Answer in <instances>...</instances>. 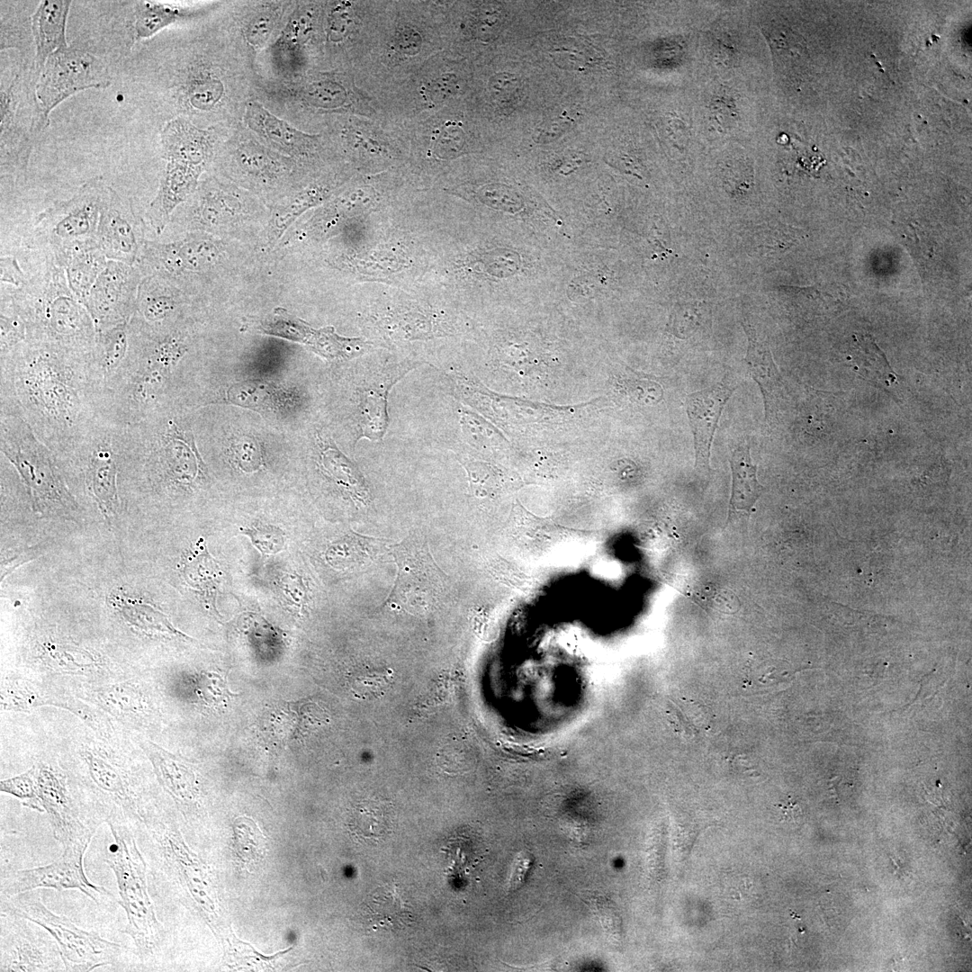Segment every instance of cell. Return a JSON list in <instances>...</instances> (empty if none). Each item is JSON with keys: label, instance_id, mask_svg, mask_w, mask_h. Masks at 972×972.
Masks as SVG:
<instances>
[{"label": "cell", "instance_id": "cell-52", "mask_svg": "<svg viewBox=\"0 0 972 972\" xmlns=\"http://www.w3.org/2000/svg\"><path fill=\"white\" fill-rule=\"evenodd\" d=\"M500 13L497 9H482L475 16L473 24L479 36L493 33L500 24Z\"/></svg>", "mask_w": 972, "mask_h": 972}, {"label": "cell", "instance_id": "cell-14", "mask_svg": "<svg viewBox=\"0 0 972 972\" xmlns=\"http://www.w3.org/2000/svg\"><path fill=\"white\" fill-rule=\"evenodd\" d=\"M32 768L38 799L42 813L47 814L54 838L62 848L89 845L96 832L86 824L66 771L46 762H39Z\"/></svg>", "mask_w": 972, "mask_h": 972}, {"label": "cell", "instance_id": "cell-35", "mask_svg": "<svg viewBox=\"0 0 972 972\" xmlns=\"http://www.w3.org/2000/svg\"><path fill=\"white\" fill-rule=\"evenodd\" d=\"M113 607L130 625L144 632L188 638L176 630L167 617L150 604L118 594L113 601Z\"/></svg>", "mask_w": 972, "mask_h": 972}, {"label": "cell", "instance_id": "cell-58", "mask_svg": "<svg viewBox=\"0 0 972 972\" xmlns=\"http://www.w3.org/2000/svg\"><path fill=\"white\" fill-rule=\"evenodd\" d=\"M455 79L451 75H444L441 78L437 79L433 87V93L439 99H445L446 96L455 93Z\"/></svg>", "mask_w": 972, "mask_h": 972}, {"label": "cell", "instance_id": "cell-54", "mask_svg": "<svg viewBox=\"0 0 972 972\" xmlns=\"http://www.w3.org/2000/svg\"><path fill=\"white\" fill-rule=\"evenodd\" d=\"M282 589L295 606L299 608L303 606L306 600V590L301 578L296 575L285 576L282 580Z\"/></svg>", "mask_w": 972, "mask_h": 972}, {"label": "cell", "instance_id": "cell-6", "mask_svg": "<svg viewBox=\"0 0 972 972\" xmlns=\"http://www.w3.org/2000/svg\"><path fill=\"white\" fill-rule=\"evenodd\" d=\"M1 911L27 918L45 928L56 940L66 971L87 972L105 966H117L125 948L103 938L98 932L76 925L68 917L49 909L38 889L10 897H1Z\"/></svg>", "mask_w": 972, "mask_h": 972}, {"label": "cell", "instance_id": "cell-57", "mask_svg": "<svg viewBox=\"0 0 972 972\" xmlns=\"http://www.w3.org/2000/svg\"><path fill=\"white\" fill-rule=\"evenodd\" d=\"M596 910L598 911L600 922L608 932H613L616 929V922L615 921V914L613 906L606 899L597 896L594 900Z\"/></svg>", "mask_w": 972, "mask_h": 972}, {"label": "cell", "instance_id": "cell-30", "mask_svg": "<svg viewBox=\"0 0 972 972\" xmlns=\"http://www.w3.org/2000/svg\"><path fill=\"white\" fill-rule=\"evenodd\" d=\"M730 464L733 476L730 513H751L764 487L757 479V465L752 462L750 446H737L732 453Z\"/></svg>", "mask_w": 972, "mask_h": 972}, {"label": "cell", "instance_id": "cell-31", "mask_svg": "<svg viewBox=\"0 0 972 972\" xmlns=\"http://www.w3.org/2000/svg\"><path fill=\"white\" fill-rule=\"evenodd\" d=\"M742 327L748 339L744 362L749 374L758 383L763 395L767 417L778 392L780 376L769 348L756 338L752 327L746 323H742Z\"/></svg>", "mask_w": 972, "mask_h": 972}, {"label": "cell", "instance_id": "cell-51", "mask_svg": "<svg viewBox=\"0 0 972 972\" xmlns=\"http://www.w3.org/2000/svg\"><path fill=\"white\" fill-rule=\"evenodd\" d=\"M421 44L422 39L420 34L411 27H400L394 35V48L402 54H417L421 48Z\"/></svg>", "mask_w": 972, "mask_h": 972}, {"label": "cell", "instance_id": "cell-36", "mask_svg": "<svg viewBox=\"0 0 972 972\" xmlns=\"http://www.w3.org/2000/svg\"><path fill=\"white\" fill-rule=\"evenodd\" d=\"M282 390L257 382H245L234 384L228 392V399L233 404L255 409L256 410L280 412L285 411L287 403Z\"/></svg>", "mask_w": 972, "mask_h": 972}, {"label": "cell", "instance_id": "cell-45", "mask_svg": "<svg viewBox=\"0 0 972 972\" xmlns=\"http://www.w3.org/2000/svg\"><path fill=\"white\" fill-rule=\"evenodd\" d=\"M1 792L18 798L23 806L42 813L35 784L34 770L32 767L17 776L0 781Z\"/></svg>", "mask_w": 972, "mask_h": 972}, {"label": "cell", "instance_id": "cell-22", "mask_svg": "<svg viewBox=\"0 0 972 972\" xmlns=\"http://www.w3.org/2000/svg\"><path fill=\"white\" fill-rule=\"evenodd\" d=\"M201 174L185 165L166 161L158 194L146 213L154 231L161 233L173 211L194 193Z\"/></svg>", "mask_w": 972, "mask_h": 972}, {"label": "cell", "instance_id": "cell-3", "mask_svg": "<svg viewBox=\"0 0 972 972\" xmlns=\"http://www.w3.org/2000/svg\"><path fill=\"white\" fill-rule=\"evenodd\" d=\"M9 295L25 323L28 341L90 355L97 335L95 325L52 257Z\"/></svg>", "mask_w": 972, "mask_h": 972}, {"label": "cell", "instance_id": "cell-17", "mask_svg": "<svg viewBox=\"0 0 972 972\" xmlns=\"http://www.w3.org/2000/svg\"><path fill=\"white\" fill-rule=\"evenodd\" d=\"M261 328L269 335L302 343L328 359L353 358L361 355L365 346L360 338L338 335L332 327L313 328L282 309H275L262 322Z\"/></svg>", "mask_w": 972, "mask_h": 972}, {"label": "cell", "instance_id": "cell-37", "mask_svg": "<svg viewBox=\"0 0 972 972\" xmlns=\"http://www.w3.org/2000/svg\"><path fill=\"white\" fill-rule=\"evenodd\" d=\"M183 566L184 578L188 584L200 591L213 592L220 583L221 572L216 561L205 546L198 544L190 551Z\"/></svg>", "mask_w": 972, "mask_h": 972}, {"label": "cell", "instance_id": "cell-19", "mask_svg": "<svg viewBox=\"0 0 972 972\" xmlns=\"http://www.w3.org/2000/svg\"><path fill=\"white\" fill-rule=\"evenodd\" d=\"M162 157L190 166L200 173L206 168L213 152L212 128L201 129L182 117L170 120L160 132Z\"/></svg>", "mask_w": 972, "mask_h": 972}, {"label": "cell", "instance_id": "cell-24", "mask_svg": "<svg viewBox=\"0 0 972 972\" xmlns=\"http://www.w3.org/2000/svg\"><path fill=\"white\" fill-rule=\"evenodd\" d=\"M51 257L63 268L72 293L86 306L92 287L108 262L97 241L70 247L51 254Z\"/></svg>", "mask_w": 972, "mask_h": 972}, {"label": "cell", "instance_id": "cell-46", "mask_svg": "<svg viewBox=\"0 0 972 972\" xmlns=\"http://www.w3.org/2000/svg\"><path fill=\"white\" fill-rule=\"evenodd\" d=\"M240 532L248 536L251 543L263 554H275L284 548V533L275 526L261 525L243 527Z\"/></svg>", "mask_w": 972, "mask_h": 972}, {"label": "cell", "instance_id": "cell-47", "mask_svg": "<svg viewBox=\"0 0 972 972\" xmlns=\"http://www.w3.org/2000/svg\"><path fill=\"white\" fill-rule=\"evenodd\" d=\"M488 86L490 97L502 108H510L518 101L521 82L515 74L497 73L490 78Z\"/></svg>", "mask_w": 972, "mask_h": 972}, {"label": "cell", "instance_id": "cell-2", "mask_svg": "<svg viewBox=\"0 0 972 972\" xmlns=\"http://www.w3.org/2000/svg\"><path fill=\"white\" fill-rule=\"evenodd\" d=\"M86 824H123L133 832L150 812L141 774L95 743L84 744L64 770Z\"/></svg>", "mask_w": 972, "mask_h": 972}, {"label": "cell", "instance_id": "cell-13", "mask_svg": "<svg viewBox=\"0 0 972 972\" xmlns=\"http://www.w3.org/2000/svg\"><path fill=\"white\" fill-rule=\"evenodd\" d=\"M88 845L63 848L53 862L9 873L1 880V897H10L26 891L50 888L57 891L78 890L96 904L113 895L105 887L93 884L84 870V855Z\"/></svg>", "mask_w": 972, "mask_h": 972}, {"label": "cell", "instance_id": "cell-8", "mask_svg": "<svg viewBox=\"0 0 972 972\" xmlns=\"http://www.w3.org/2000/svg\"><path fill=\"white\" fill-rule=\"evenodd\" d=\"M108 186L103 177L94 176L70 198L54 202L36 217L35 238L47 245L52 254L96 241L100 211Z\"/></svg>", "mask_w": 972, "mask_h": 972}, {"label": "cell", "instance_id": "cell-16", "mask_svg": "<svg viewBox=\"0 0 972 972\" xmlns=\"http://www.w3.org/2000/svg\"><path fill=\"white\" fill-rule=\"evenodd\" d=\"M145 240L143 220L131 202L109 185L100 211L98 246L108 260L134 266Z\"/></svg>", "mask_w": 972, "mask_h": 972}, {"label": "cell", "instance_id": "cell-48", "mask_svg": "<svg viewBox=\"0 0 972 972\" xmlns=\"http://www.w3.org/2000/svg\"><path fill=\"white\" fill-rule=\"evenodd\" d=\"M372 911L374 915L379 917L378 920L381 922H385L390 924L403 922L402 918H404L405 914H408V912L404 911L396 891H391L388 888H383L376 893L373 900Z\"/></svg>", "mask_w": 972, "mask_h": 972}, {"label": "cell", "instance_id": "cell-32", "mask_svg": "<svg viewBox=\"0 0 972 972\" xmlns=\"http://www.w3.org/2000/svg\"><path fill=\"white\" fill-rule=\"evenodd\" d=\"M311 28L309 10L299 7L291 15L286 26L273 45L274 59L282 70L293 72L299 65L300 51L307 41Z\"/></svg>", "mask_w": 972, "mask_h": 972}, {"label": "cell", "instance_id": "cell-43", "mask_svg": "<svg viewBox=\"0 0 972 972\" xmlns=\"http://www.w3.org/2000/svg\"><path fill=\"white\" fill-rule=\"evenodd\" d=\"M228 454L230 462L245 472H256L265 465L262 445L253 436L236 437L228 448Z\"/></svg>", "mask_w": 972, "mask_h": 972}, {"label": "cell", "instance_id": "cell-59", "mask_svg": "<svg viewBox=\"0 0 972 972\" xmlns=\"http://www.w3.org/2000/svg\"><path fill=\"white\" fill-rule=\"evenodd\" d=\"M780 807L782 808L783 815L787 820L794 819L800 814V809L797 807V805L792 804V802H787L786 806L780 805Z\"/></svg>", "mask_w": 972, "mask_h": 972}, {"label": "cell", "instance_id": "cell-55", "mask_svg": "<svg viewBox=\"0 0 972 972\" xmlns=\"http://www.w3.org/2000/svg\"><path fill=\"white\" fill-rule=\"evenodd\" d=\"M437 147L441 150H445L446 148L448 151H454L460 148L464 141V134L460 127L453 124L444 127L437 137Z\"/></svg>", "mask_w": 972, "mask_h": 972}, {"label": "cell", "instance_id": "cell-21", "mask_svg": "<svg viewBox=\"0 0 972 972\" xmlns=\"http://www.w3.org/2000/svg\"><path fill=\"white\" fill-rule=\"evenodd\" d=\"M140 743L159 782L177 804L183 808H196L200 788L194 766L149 740Z\"/></svg>", "mask_w": 972, "mask_h": 972}, {"label": "cell", "instance_id": "cell-10", "mask_svg": "<svg viewBox=\"0 0 972 972\" xmlns=\"http://www.w3.org/2000/svg\"><path fill=\"white\" fill-rule=\"evenodd\" d=\"M120 428L101 419L77 448L59 458L72 459L82 465L86 490L106 519L114 517L121 505L117 449Z\"/></svg>", "mask_w": 972, "mask_h": 972}, {"label": "cell", "instance_id": "cell-28", "mask_svg": "<svg viewBox=\"0 0 972 972\" xmlns=\"http://www.w3.org/2000/svg\"><path fill=\"white\" fill-rule=\"evenodd\" d=\"M320 464L322 472L356 501L366 505L370 492L357 467L329 438L319 436Z\"/></svg>", "mask_w": 972, "mask_h": 972}, {"label": "cell", "instance_id": "cell-38", "mask_svg": "<svg viewBox=\"0 0 972 972\" xmlns=\"http://www.w3.org/2000/svg\"><path fill=\"white\" fill-rule=\"evenodd\" d=\"M43 660L52 669L58 670L74 671L85 674L97 668L99 660L85 650L68 645L47 643L44 645Z\"/></svg>", "mask_w": 972, "mask_h": 972}, {"label": "cell", "instance_id": "cell-39", "mask_svg": "<svg viewBox=\"0 0 972 972\" xmlns=\"http://www.w3.org/2000/svg\"><path fill=\"white\" fill-rule=\"evenodd\" d=\"M0 357H5L27 340L25 323L9 294L1 296Z\"/></svg>", "mask_w": 972, "mask_h": 972}, {"label": "cell", "instance_id": "cell-50", "mask_svg": "<svg viewBox=\"0 0 972 972\" xmlns=\"http://www.w3.org/2000/svg\"><path fill=\"white\" fill-rule=\"evenodd\" d=\"M275 16L267 12L256 15L248 24L245 36L248 44L259 49L268 40L275 24Z\"/></svg>", "mask_w": 972, "mask_h": 972}, {"label": "cell", "instance_id": "cell-9", "mask_svg": "<svg viewBox=\"0 0 972 972\" xmlns=\"http://www.w3.org/2000/svg\"><path fill=\"white\" fill-rule=\"evenodd\" d=\"M112 84L109 70L94 54L68 46L49 56L35 85L40 104L49 117L60 103L77 92L105 89Z\"/></svg>", "mask_w": 972, "mask_h": 972}, {"label": "cell", "instance_id": "cell-18", "mask_svg": "<svg viewBox=\"0 0 972 972\" xmlns=\"http://www.w3.org/2000/svg\"><path fill=\"white\" fill-rule=\"evenodd\" d=\"M734 388L724 382L689 393L686 411L694 437L695 468L703 475L710 471V449L723 409Z\"/></svg>", "mask_w": 972, "mask_h": 972}, {"label": "cell", "instance_id": "cell-44", "mask_svg": "<svg viewBox=\"0 0 972 972\" xmlns=\"http://www.w3.org/2000/svg\"><path fill=\"white\" fill-rule=\"evenodd\" d=\"M856 353L855 361L860 371L867 374V377L882 380L886 384L895 380L894 373L876 344L864 338L859 344Z\"/></svg>", "mask_w": 972, "mask_h": 972}, {"label": "cell", "instance_id": "cell-5", "mask_svg": "<svg viewBox=\"0 0 972 972\" xmlns=\"http://www.w3.org/2000/svg\"><path fill=\"white\" fill-rule=\"evenodd\" d=\"M113 837L104 862L112 870L121 906L127 924L122 932L133 941L140 961L153 954L158 943L159 924L150 900L147 884V862L131 827L123 824H107Z\"/></svg>", "mask_w": 972, "mask_h": 972}, {"label": "cell", "instance_id": "cell-56", "mask_svg": "<svg viewBox=\"0 0 972 972\" xmlns=\"http://www.w3.org/2000/svg\"><path fill=\"white\" fill-rule=\"evenodd\" d=\"M530 863L531 858L527 852H520L518 855L508 881L509 891L518 889L524 883Z\"/></svg>", "mask_w": 972, "mask_h": 972}, {"label": "cell", "instance_id": "cell-25", "mask_svg": "<svg viewBox=\"0 0 972 972\" xmlns=\"http://www.w3.org/2000/svg\"><path fill=\"white\" fill-rule=\"evenodd\" d=\"M130 343L129 322L97 332L88 357L91 379L99 395L127 357Z\"/></svg>", "mask_w": 972, "mask_h": 972}, {"label": "cell", "instance_id": "cell-49", "mask_svg": "<svg viewBox=\"0 0 972 972\" xmlns=\"http://www.w3.org/2000/svg\"><path fill=\"white\" fill-rule=\"evenodd\" d=\"M572 112L563 110L546 119L536 130V141L539 143L554 141L570 130L576 122V115Z\"/></svg>", "mask_w": 972, "mask_h": 972}, {"label": "cell", "instance_id": "cell-33", "mask_svg": "<svg viewBox=\"0 0 972 972\" xmlns=\"http://www.w3.org/2000/svg\"><path fill=\"white\" fill-rule=\"evenodd\" d=\"M184 104L192 111L208 112L218 104L224 94V85L209 69L195 66L186 74L181 87Z\"/></svg>", "mask_w": 972, "mask_h": 972}, {"label": "cell", "instance_id": "cell-11", "mask_svg": "<svg viewBox=\"0 0 972 972\" xmlns=\"http://www.w3.org/2000/svg\"><path fill=\"white\" fill-rule=\"evenodd\" d=\"M0 971H66L59 948L41 925L10 912H0Z\"/></svg>", "mask_w": 972, "mask_h": 972}, {"label": "cell", "instance_id": "cell-12", "mask_svg": "<svg viewBox=\"0 0 972 972\" xmlns=\"http://www.w3.org/2000/svg\"><path fill=\"white\" fill-rule=\"evenodd\" d=\"M392 554L398 574L389 595L390 601L416 609L434 605L445 590L446 577L434 561L426 542L410 536L392 546Z\"/></svg>", "mask_w": 972, "mask_h": 972}, {"label": "cell", "instance_id": "cell-1", "mask_svg": "<svg viewBox=\"0 0 972 972\" xmlns=\"http://www.w3.org/2000/svg\"><path fill=\"white\" fill-rule=\"evenodd\" d=\"M88 355L26 340L1 358L0 411L20 415L58 458L102 419Z\"/></svg>", "mask_w": 972, "mask_h": 972}, {"label": "cell", "instance_id": "cell-29", "mask_svg": "<svg viewBox=\"0 0 972 972\" xmlns=\"http://www.w3.org/2000/svg\"><path fill=\"white\" fill-rule=\"evenodd\" d=\"M133 39H148L161 30L205 14L207 8H194L167 4L154 1H137L134 3Z\"/></svg>", "mask_w": 972, "mask_h": 972}, {"label": "cell", "instance_id": "cell-41", "mask_svg": "<svg viewBox=\"0 0 972 972\" xmlns=\"http://www.w3.org/2000/svg\"><path fill=\"white\" fill-rule=\"evenodd\" d=\"M194 691L200 703L211 708H225L238 696L230 691L225 678L215 671L202 670L194 678Z\"/></svg>", "mask_w": 972, "mask_h": 972}, {"label": "cell", "instance_id": "cell-7", "mask_svg": "<svg viewBox=\"0 0 972 972\" xmlns=\"http://www.w3.org/2000/svg\"><path fill=\"white\" fill-rule=\"evenodd\" d=\"M36 75L20 71L0 94L1 176H21L26 172L37 139L49 126L35 92Z\"/></svg>", "mask_w": 972, "mask_h": 972}, {"label": "cell", "instance_id": "cell-34", "mask_svg": "<svg viewBox=\"0 0 972 972\" xmlns=\"http://www.w3.org/2000/svg\"><path fill=\"white\" fill-rule=\"evenodd\" d=\"M68 699L51 697L39 685L22 677H5L1 688V706L5 710L29 711L41 706L67 707Z\"/></svg>", "mask_w": 972, "mask_h": 972}, {"label": "cell", "instance_id": "cell-20", "mask_svg": "<svg viewBox=\"0 0 972 972\" xmlns=\"http://www.w3.org/2000/svg\"><path fill=\"white\" fill-rule=\"evenodd\" d=\"M94 706L120 722L140 728L151 714L149 698L141 684L126 680L91 688L85 697Z\"/></svg>", "mask_w": 972, "mask_h": 972}, {"label": "cell", "instance_id": "cell-27", "mask_svg": "<svg viewBox=\"0 0 972 972\" xmlns=\"http://www.w3.org/2000/svg\"><path fill=\"white\" fill-rule=\"evenodd\" d=\"M407 372H389L380 374L360 392L358 426L360 437L380 440L388 428V392L391 387Z\"/></svg>", "mask_w": 972, "mask_h": 972}, {"label": "cell", "instance_id": "cell-53", "mask_svg": "<svg viewBox=\"0 0 972 972\" xmlns=\"http://www.w3.org/2000/svg\"><path fill=\"white\" fill-rule=\"evenodd\" d=\"M24 274L20 269L18 263L12 256L1 258V282L20 287L25 282Z\"/></svg>", "mask_w": 972, "mask_h": 972}, {"label": "cell", "instance_id": "cell-42", "mask_svg": "<svg viewBox=\"0 0 972 972\" xmlns=\"http://www.w3.org/2000/svg\"><path fill=\"white\" fill-rule=\"evenodd\" d=\"M300 99L308 105L320 109H338L348 103L346 88L333 80H320L305 86Z\"/></svg>", "mask_w": 972, "mask_h": 972}, {"label": "cell", "instance_id": "cell-15", "mask_svg": "<svg viewBox=\"0 0 972 972\" xmlns=\"http://www.w3.org/2000/svg\"><path fill=\"white\" fill-rule=\"evenodd\" d=\"M143 277L136 265L108 260L86 302L97 332L130 322Z\"/></svg>", "mask_w": 972, "mask_h": 972}, {"label": "cell", "instance_id": "cell-40", "mask_svg": "<svg viewBox=\"0 0 972 972\" xmlns=\"http://www.w3.org/2000/svg\"><path fill=\"white\" fill-rule=\"evenodd\" d=\"M237 855L246 863L264 858L266 840L256 824L247 817L238 818L233 825Z\"/></svg>", "mask_w": 972, "mask_h": 972}, {"label": "cell", "instance_id": "cell-26", "mask_svg": "<svg viewBox=\"0 0 972 972\" xmlns=\"http://www.w3.org/2000/svg\"><path fill=\"white\" fill-rule=\"evenodd\" d=\"M243 119L252 131L287 151H305L317 141L318 135L294 128L256 101L246 104Z\"/></svg>", "mask_w": 972, "mask_h": 972}, {"label": "cell", "instance_id": "cell-4", "mask_svg": "<svg viewBox=\"0 0 972 972\" xmlns=\"http://www.w3.org/2000/svg\"><path fill=\"white\" fill-rule=\"evenodd\" d=\"M1 454L16 469L35 511L68 513L76 510L56 454L18 414L0 411Z\"/></svg>", "mask_w": 972, "mask_h": 972}, {"label": "cell", "instance_id": "cell-23", "mask_svg": "<svg viewBox=\"0 0 972 972\" xmlns=\"http://www.w3.org/2000/svg\"><path fill=\"white\" fill-rule=\"evenodd\" d=\"M70 0H43L31 18L35 45L34 65L37 80L47 58L53 52L68 47L66 39Z\"/></svg>", "mask_w": 972, "mask_h": 972}]
</instances>
